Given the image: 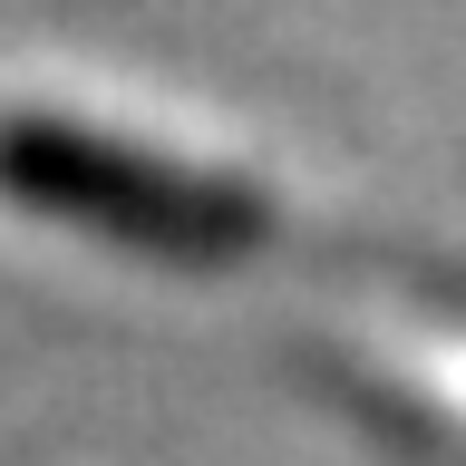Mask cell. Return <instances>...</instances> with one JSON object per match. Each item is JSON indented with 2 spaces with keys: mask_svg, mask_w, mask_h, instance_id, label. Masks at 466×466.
I'll return each instance as SVG.
<instances>
[{
  "mask_svg": "<svg viewBox=\"0 0 466 466\" xmlns=\"http://www.w3.org/2000/svg\"><path fill=\"white\" fill-rule=\"evenodd\" d=\"M0 185L20 204H49V214L116 224V243H156V253H243L262 224L253 195H233L214 175L137 166L127 146L87 137V127H49V116L0 127Z\"/></svg>",
  "mask_w": 466,
  "mask_h": 466,
  "instance_id": "obj_1",
  "label": "cell"
}]
</instances>
